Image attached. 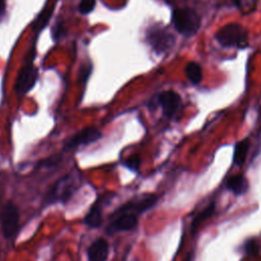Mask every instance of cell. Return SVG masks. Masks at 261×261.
Masks as SVG:
<instances>
[{
	"label": "cell",
	"mask_w": 261,
	"mask_h": 261,
	"mask_svg": "<svg viewBox=\"0 0 261 261\" xmlns=\"http://www.w3.org/2000/svg\"><path fill=\"white\" fill-rule=\"evenodd\" d=\"M157 201L158 196L150 193L141 194L130 199L110 214L105 231L114 233L133 230L138 225L139 216L151 209Z\"/></svg>",
	"instance_id": "1"
},
{
	"label": "cell",
	"mask_w": 261,
	"mask_h": 261,
	"mask_svg": "<svg viewBox=\"0 0 261 261\" xmlns=\"http://www.w3.org/2000/svg\"><path fill=\"white\" fill-rule=\"evenodd\" d=\"M80 186L81 175L77 172H69L53 184L44 200L47 204L66 203L75 194Z\"/></svg>",
	"instance_id": "2"
},
{
	"label": "cell",
	"mask_w": 261,
	"mask_h": 261,
	"mask_svg": "<svg viewBox=\"0 0 261 261\" xmlns=\"http://www.w3.org/2000/svg\"><path fill=\"white\" fill-rule=\"evenodd\" d=\"M172 23L179 34L191 37L200 29L201 18L192 8H178L172 12Z\"/></svg>",
	"instance_id": "3"
},
{
	"label": "cell",
	"mask_w": 261,
	"mask_h": 261,
	"mask_svg": "<svg viewBox=\"0 0 261 261\" xmlns=\"http://www.w3.org/2000/svg\"><path fill=\"white\" fill-rule=\"evenodd\" d=\"M215 38L217 42L224 47L243 48L248 44V32L240 23H227L220 28Z\"/></svg>",
	"instance_id": "4"
},
{
	"label": "cell",
	"mask_w": 261,
	"mask_h": 261,
	"mask_svg": "<svg viewBox=\"0 0 261 261\" xmlns=\"http://www.w3.org/2000/svg\"><path fill=\"white\" fill-rule=\"evenodd\" d=\"M0 224L3 237L7 240L13 238L19 226V211L12 201H7L1 208Z\"/></svg>",
	"instance_id": "5"
},
{
	"label": "cell",
	"mask_w": 261,
	"mask_h": 261,
	"mask_svg": "<svg viewBox=\"0 0 261 261\" xmlns=\"http://www.w3.org/2000/svg\"><path fill=\"white\" fill-rule=\"evenodd\" d=\"M102 137V133L96 126H86L64 141L62 151L67 152L83 146H88L99 141Z\"/></svg>",
	"instance_id": "6"
},
{
	"label": "cell",
	"mask_w": 261,
	"mask_h": 261,
	"mask_svg": "<svg viewBox=\"0 0 261 261\" xmlns=\"http://www.w3.org/2000/svg\"><path fill=\"white\" fill-rule=\"evenodd\" d=\"M115 194L113 193H106L101 195L96 201L91 205L89 211L85 215L84 222L86 225L92 227V228H97L102 225L103 222V207L106 202L111 200V198Z\"/></svg>",
	"instance_id": "7"
},
{
	"label": "cell",
	"mask_w": 261,
	"mask_h": 261,
	"mask_svg": "<svg viewBox=\"0 0 261 261\" xmlns=\"http://www.w3.org/2000/svg\"><path fill=\"white\" fill-rule=\"evenodd\" d=\"M38 79V69L32 64L28 63L23 65L16 77L15 92L18 95H24L30 92L36 85Z\"/></svg>",
	"instance_id": "8"
},
{
	"label": "cell",
	"mask_w": 261,
	"mask_h": 261,
	"mask_svg": "<svg viewBox=\"0 0 261 261\" xmlns=\"http://www.w3.org/2000/svg\"><path fill=\"white\" fill-rule=\"evenodd\" d=\"M147 40L157 53L167 51L174 43L173 36L161 28L151 29L147 34Z\"/></svg>",
	"instance_id": "9"
},
{
	"label": "cell",
	"mask_w": 261,
	"mask_h": 261,
	"mask_svg": "<svg viewBox=\"0 0 261 261\" xmlns=\"http://www.w3.org/2000/svg\"><path fill=\"white\" fill-rule=\"evenodd\" d=\"M158 103L160 104L163 114L171 118L177 111L180 105V96L174 91H164L158 96Z\"/></svg>",
	"instance_id": "10"
},
{
	"label": "cell",
	"mask_w": 261,
	"mask_h": 261,
	"mask_svg": "<svg viewBox=\"0 0 261 261\" xmlns=\"http://www.w3.org/2000/svg\"><path fill=\"white\" fill-rule=\"evenodd\" d=\"M109 255L108 242L103 238L93 241L87 249L88 261H106Z\"/></svg>",
	"instance_id": "11"
},
{
	"label": "cell",
	"mask_w": 261,
	"mask_h": 261,
	"mask_svg": "<svg viewBox=\"0 0 261 261\" xmlns=\"http://www.w3.org/2000/svg\"><path fill=\"white\" fill-rule=\"evenodd\" d=\"M249 188L247 179L243 175H233L227 180V189L236 195H242Z\"/></svg>",
	"instance_id": "12"
},
{
	"label": "cell",
	"mask_w": 261,
	"mask_h": 261,
	"mask_svg": "<svg viewBox=\"0 0 261 261\" xmlns=\"http://www.w3.org/2000/svg\"><path fill=\"white\" fill-rule=\"evenodd\" d=\"M249 147H250V142L248 139H244L236 145L234 152H233V162L237 165L242 166L245 163L246 157L249 151Z\"/></svg>",
	"instance_id": "13"
},
{
	"label": "cell",
	"mask_w": 261,
	"mask_h": 261,
	"mask_svg": "<svg viewBox=\"0 0 261 261\" xmlns=\"http://www.w3.org/2000/svg\"><path fill=\"white\" fill-rule=\"evenodd\" d=\"M186 74H187V77L189 79V81L193 85H198L202 81V77H203L201 66L197 62H194V61H191L187 64Z\"/></svg>",
	"instance_id": "14"
},
{
	"label": "cell",
	"mask_w": 261,
	"mask_h": 261,
	"mask_svg": "<svg viewBox=\"0 0 261 261\" xmlns=\"http://www.w3.org/2000/svg\"><path fill=\"white\" fill-rule=\"evenodd\" d=\"M215 210V204L214 203H210L203 211H201L198 215H196V217L194 218L193 222H192V231L194 232L195 229L198 228V226L205 221L206 219H208L210 216H212V214L214 213Z\"/></svg>",
	"instance_id": "15"
},
{
	"label": "cell",
	"mask_w": 261,
	"mask_h": 261,
	"mask_svg": "<svg viewBox=\"0 0 261 261\" xmlns=\"http://www.w3.org/2000/svg\"><path fill=\"white\" fill-rule=\"evenodd\" d=\"M140 164H141V160L138 155H132L127 157L123 163V165L132 171H138L140 168Z\"/></svg>",
	"instance_id": "16"
},
{
	"label": "cell",
	"mask_w": 261,
	"mask_h": 261,
	"mask_svg": "<svg viewBox=\"0 0 261 261\" xmlns=\"http://www.w3.org/2000/svg\"><path fill=\"white\" fill-rule=\"evenodd\" d=\"M96 5V0H81L79 4V11L82 14L90 13Z\"/></svg>",
	"instance_id": "17"
},
{
	"label": "cell",
	"mask_w": 261,
	"mask_h": 261,
	"mask_svg": "<svg viewBox=\"0 0 261 261\" xmlns=\"http://www.w3.org/2000/svg\"><path fill=\"white\" fill-rule=\"evenodd\" d=\"M245 250H246V253H247L248 256H253V257H254V256H256V255L258 254V252H259V246H258V244H257L255 241L251 240L250 242H248V243L246 244Z\"/></svg>",
	"instance_id": "18"
},
{
	"label": "cell",
	"mask_w": 261,
	"mask_h": 261,
	"mask_svg": "<svg viewBox=\"0 0 261 261\" xmlns=\"http://www.w3.org/2000/svg\"><path fill=\"white\" fill-rule=\"evenodd\" d=\"M92 71V67L90 65H84L80 71V81L82 83H87Z\"/></svg>",
	"instance_id": "19"
},
{
	"label": "cell",
	"mask_w": 261,
	"mask_h": 261,
	"mask_svg": "<svg viewBox=\"0 0 261 261\" xmlns=\"http://www.w3.org/2000/svg\"><path fill=\"white\" fill-rule=\"evenodd\" d=\"M65 33L64 29H63V25L61 23H57L55 25V28L53 29V37L54 39L57 41L58 39H60L62 37V35Z\"/></svg>",
	"instance_id": "20"
},
{
	"label": "cell",
	"mask_w": 261,
	"mask_h": 261,
	"mask_svg": "<svg viewBox=\"0 0 261 261\" xmlns=\"http://www.w3.org/2000/svg\"><path fill=\"white\" fill-rule=\"evenodd\" d=\"M3 11H4V4H3V2L0 0V15L3 13Z\"/></svg>",
	"instance_id": "21"
},
{
	"label": "cell",
	"mask_w": 261,
	"mask_h": 261,
	"mask_svg": "<svg viewBox=\"0 0 261 261\" xmlns=\"http://www.w3.org/2000/svg\"><path fill=\"white\" fill-rule=\"evenodd\" d=\"M233 1V3L236 4V5H241V3L244 1V0H232Z\"/></svg>",
	"instance_id": "22"
}]
</instances>
